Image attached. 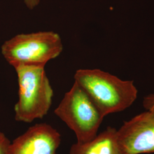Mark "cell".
Returning <instances> with one entry per match:
<instances>
[{
	"label": "cell",
	"instance_id": "obj_4",
	"mask_svg": "<svg viewBox=\"0 0 154 154\" xmlns=\"http://www.w3.org/2000/svg\"><path fill=\"white\" fill-rule=\"evenodd\" d=\"M54 114L74 132L77 142L91 140L105 118L93 100L77 83L65 93Z\"/></svg>",
	"mask_w": 154,
	"mask_h": 154
},
{
	"label": "cell",
	"instance_id": "obj_6",
	"mask_svg": "<svg viewBox=\"0 0 154 154\" xmlns=\"http://www.w3.org/2000/svg\"><path fill=\"white\" fill-rule=\"evenodd\" d=\"M61 135L46 123H37L11 142V154H58Z\"/></svg>",
	"mask_w": 154,
	"mask_h": 154
},
{
	"label": "cell",
	"instance_id": "obj_3",
	"mask_svg": "<svg viewBox=\"0 0 154 154\" xmlns=\"http://www.w3.org/2000/svg\"><path fill=\"white\" fill-rule=\"evenodd\" d=\"M60 35L53 31L19 34L1 46V53L14 68L21 65L45 66L63 51Z\"/></svg>",
	"mask_w": 154,
	"mask_h": 154
},
{
	"label": "cell",
	"instance_id": "obj_9",
	"mask_svg": "<svg viewBox=\"0 0 154 154\" xmlns=\"http://www.w3.org/2000/svg\"><path fill=\"white\" fill-rule=\"evenodd\" d=\"M24 2L29 9H33L40 2V0H24Z\"/></svg>",
	"mask_w": 154,
	"mask_h": 154
},
{
	"label": "cell",
	"instance_id": "obj_5",
	"mask_svg": "<svg viewBox=\"0 0 154 154\" xmlns=\"http://www.w3.org/2000/svg\"><path fill=\"white\" fill-rule=\"evenodd\" d=\"M117 137L127 154L154 152V110L125 122L117 130Z\"/></svg>",
	"mask_w": 154,
	"mask_h": 154
},
{
	"label": "cell",
	"instance_id": "obj_1",
	"mask_svg": "<svg viewBox=\"0 0 154 154\" xmlns=\"http://www.w3.org/2000/svg\"><path fill=\"white\" fill-rule=\"evenodd\" d=\"M74 78L104 116L126 109L137 98L132 81L122 80L99 69H79Z\"/></svg>",
	"mask_w": 154,
	"mask_h": 154
},
{
	"label": "cell",
	"instance_id": "obj_8",
	"mask_svg": "<svg viewBox=\"0 0 154 154\" xmlns=\"http://www.w3.org/2000/svg\"><path fill=\"white\" fill-rule=\"evenodd\" d=\"M11 142L4 133L0 131V154H11Z\"/></svg>",
	"mask_w": 154,
	"mask_h": 154
},
{
	"label": "cell",
	"instance_id": "obj_2",
	"mask_svg": "<svg viewBox=\"0 0 154 154\" xmlns=\"http://www.w3.org/2000/svg\"><path fill=\"white\" fill-rule=\"evenodd\" d=\"M14 69L18 83L15 120L29 123L42 119L48 114L54 96L45 66L21 65Z\"/></svg>",
	"mask_w": 154,
	"mask_h": 154
},
{
	"label": "cell",
	"instance_id": "obj_7",
	"mask_svg": "<svg viewBox=\"0 0 154 154\" xmlns=\"http://www.w3.org/2000/svg\"><path fill=\"white\" fill-rule=\"evenodd\" d=\"M69 154H128L122 149L117 137V130L108 127L90 141L73 144Z\"/></svg>",
	"mask_w": 154,
	"mask_h": 154
}]
</instances>
